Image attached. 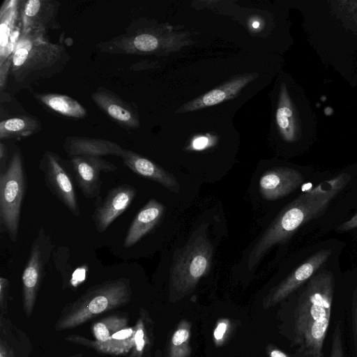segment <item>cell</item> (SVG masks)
<instances>
[{
	"mask_svg": "<svg viewBox=\"0 0 357 357\" xmlns=\"http://www.w3.org/2000/svg\"><path fill=\"white\" fill-rule=\"evenodd\" d=\"M9 287V281L7 278H0V307L1 311L7 308V296Z\"/></svg>",
	"mask_w": 357,
	"mask_h": 357,
	"instance_id": "d6a6232c",
	"label": "cell"
},
{
	"mask_svg": "<svg viewBox=\"0 0 357 357\" xmlns=\"http://www.w3.org/2000/svg\"><path fill=\"white\" fill-rule=\"evenodd\" d=\"M52 250L51 238L41 227L31 245L22 275L23 307L28 317L33 311Z\"/></svg>",
	"mask_w": 357,
	"mask_h": 357,
	"instance_id": "ba28073f",
	"label": "cell"
},
{
	"mask_svg": "<svg viewBox=\"0 0 357 357\" xmlns=\"http://www.w3.org/2000/svg\"><path fill=\"white\" fill-rule=\"evenodd\" d=\"M333 294V275L324 270L309 280L298 299L294 312V342L310 357H322Z\"/></svg>",
	"mask_w": 357,
	"mask_h": 357,
	"instance_id": "7a4b0ae2",
	"label": "cell"
},
{
	"mask_svg": "<svg viewBox=\"0 0 357 357\" xmlns=\"http://www.w3.org/2000/svg\"><path fill=\"white\" fill-rule=\"evenodd\" d=\"M23 155L17 147L6 171L0 174V226L13 242L18 236L21 208L26 190Z\"/></svg>",
	"mask_w": 357,
	"mask_h": 357,
	"instance_id": "8992f818",
	"label": "cell"
},
{
	"mask_svg": "<svg viewBox=\"0 0 357 357\" xmlns=\"http://www.w3.org/2000/svg\"><path fill=\"white\" fill-rule=\"evenodd\" d=\"M20 3L5 0L0 8V64L12 55L21 33Z\"/></svg>",
	"mask_w": 357,
	"mask_h": 357,
	"instance_id": "2e32d148",
	"label": "cell"
},
{
	"mask_svg": "<svg viewBox=\"0 0 357 357\" xmlns=\"http://www.w3.org/2000/svg\"><path fill=\"white\" fill-rule=\"evenodd\" d=\"M165 208L155 199H151L137 213L128 229L123 245L129 248L149 234L162 220Z\"/></svg>",
	"mask_w": 357,
	"mask_h": 357,
	"instance_id": "d6986e66",
	"label": "cell"
},
{
	"mask_svg": "<svg viewBox=\"0 0 357 357\" xmlns=\"http://www.w3.org/2000/svg\"><path fill=\"white\" fill-rule=\"evenodd\" d=\"M91 98L108 118L122 128L136 130L140 127L136 107L111 90L100 86L91 93Z\"/></svg>",
	"mask_w": 357,
	"mask_h": 357,
	"instance_id": "4fadbf2b",
	"label": "cell"
},
{
	"mask_svg": "<svg viewBox=\"0 0 357 357\" xmlns=\"http://www.w3.org/2000/svg\"><path fill=\"white\" fill-rule=\"evenodd\" d=\"M0 357H14L12 349H10L7 342L2 339L0 343Z\"/></svg>",
	"mask_w": 357,
	"mask_h": 357,
	"instance_id": "74e56055",
	"label": "cell"
},
{
	"mask_svg": "<svg viewBox=\"0 0 357 357\" xmlns=\"http://www.w3.org/2000/svg\"><path fill=\"white\" fill-rule=\"evenodd\" d=\"M32 96L45 108L60 116L71 119H82L87 116L86 108L67 95L34 92Z\"/></svg>",
	"mask_w": 357,
	"mask_h": 357,
	"instance_id": "44dd1931",
	"label": "cell"
},
{
	"mask_svg": "<svg viewBox=\"0 0 357 357\" xmlns=\"http://www.w3.org/2000/svg\"><path fill=\"white\" fill-rule=\"evenodd\" d=\"M266 353L267 357H293L272 344H267Z\"/></svg>",
	"mask_w": 357,
	"mask_h": 357,
	"instance_id": "e575fe53",
	"label": "cell"
},
{
	"mask_svg": "<svg viewBox=\"0 0 357 357\" xmlns=\"http://www.w3.org/2000/svg\"><path fill=\"white\" fill-rule=\"evenodd\" d=\"M255 79L254 75L234 78L202 96L181 106L178 112H187L213 106L236 96L248 83Z\"/></svg>",
	"mask_w": 357,
	"mask_h": 357,
	"instance_id": "ffe728a7",
	"label": "cell"
},
{
	"mask_svg": "<svg viewBox=\"0 0 357 357\" xmlns=\"http://www.w3.org/2000/svg\"><path fill=\"white\" fill-rule=\"evenodd\" d=\"M303 181V176L295 169L275 167L264 172L260 178L259 191L265 199L273 201L296 190Z\"/></svg>",
	"mask_w": 357,
	"mask_h": 357,
	"instance_id": "9a60e30c",
	"label": "cell"
},
{
	"mask_svg": "<svg viewBox=\"0 0 357 357\" xmlns=\"http://www.w3.org/2000/svg\"><path fill=\"white\" fill-rule=\"evenodd\" d=\"M357 227V213L349 220L345 221L338 226L337 231L338 232L347 231Z\"/></svg>",
	"mask_w": 357,
	"mask_h": 357,
	"instance_id": "d590c367",
	"label": "cell"
},
{
	"mask_svg": "<svg viewBox=\"0 0 357 357\" xmlns=\"http://www.w3.org/2000/svg\"><path fill=\"white\" fill-rule=\"evenodd\" d=\"M12 65L11 56L5 61L2 64H0V89L1 93H3L6 87L8 76L10 75V68Z\"/></svg>",
	"mask_w": 357,
	"mask_h": 357,
	"instance_id": "1f68e13d",
	"label": "cell"
},
{
	"mask_svg": "<svg viewBox=\"0 0 357 357\" xmlns=\"http://www.w3.org/2000/svg\"><path fill=\"white\" fill-rule=\"evenodd\" d=\"M275 124L280 135L287 142H294L298 136V123L294 107L286 86H281L275 109Z\"/></svg>",
	"mask_w": 357,
	"mask_h": 357,
	"instance_id": "7402d4cb",
	"label": "cell"
},
{
	"mask_svg": "<svg viewBox=\"0 0 357 357\" xmlns=\"http://www.w3.org/2000/svg\"><path fill=\"white\" fill-rule=\"evenodd\" d=\"M128 321L126 317L114 314L95 323L92 331L96 341L105 342L114 333L127 327Z\"/></svg>",
	"mask_w": 357,
	"mask_h": 357,
	"instance_id": "4316f807",
	"label": "cell"
},
{
	"mask_svg": "<svg viewBox=\"0 0 357 357\" xmlns=\"http://www.w3.org/2000/svg\"><path fill=\"white\" fill-rule=\"evenodd\" d=\"M332 254V250L321 249L307 258L287 278L274 287L263 300L262 307L268 309L279 303L309 280Z\"/></svg>",
	"mask_w": 357,
	"mask_h": 357,
	"instance_id": "30bf717a",
	"label": "cell"
},
{
	"mask_svg": "<svg viewBox=\"0 0 357 357\" xmlns=\"http://www.w3.org/2000/svg\"><path fill=\"white\" fill-rule=\"evenodd\" d=\"M135 326L126 327L112 335L105 342H92L79 339L72 341L89 346L100 353L120 356L131 351L134 345Z\"/></svg>",
	"mask_w": 357,
	"mask_h": 357,
	"instance_id": "cb8c5ba5",
	"label": "cell"
},
{
	"mask_svg": "<svg viewBox=\"0 0 357 357\" xmlns=\"http://www.w3.org/2000/svg\"><path fill=\"white\" fill-rule=\"evenodd\" d=\"M121 158L123 165L136 174L159 183L173 192L179 191L176 178L148 158L128 149H123Z\"/></svg>",
	"mask_w": 357,
	"mask_h": 357,
	"instance_id": "e0dca14e",
	"label": "cell"
},
{
	"mask_svg": "<svg viewBox=\"0 0 357 357\" xmlns=\"http://www.w3.org/2000/svg\"><path fill=\"white\" fill-rule=\"evenodd\" d=\"M70 357H82L81 356H70Z\"/></svg>",
	"mask_w": 357,
	"mask_h": 357,
	"instance_id": "ab89813d",
	"label": "cell"
},
{
	"mask_svg": "<svg viewBox=\"0 0 357 357\" xmlns=\"http://www.w3.org/2000/svg\"><path fill=\"white\" fill-rule=\"evenodd\" d=\"M63 149L70 158L77 155L121 157L124 149L119 144L107 139L82 136L67 137Z\"/></svg>",
	"mask_w": 357,
	"mask_h": 357,
	"instance_id": "ac0fdd59",
	"label": "cell"
},
{
	"mask_svg": "<svg viewBox=\"0 0 357 357\" xmlns=\"http://www.w3.org/2000/svg\"><path fill=\"white\" fill-rule=\"evenodd\" d=\"M131 296L130 281L119 278L89 289L66 310L56 324L57 331L81 325L106 311L127 304Z\"/></svg>",
	"mask_w": 357,
	"mask_h": 357,
	"instance_id": "5b68a950",
	"label": "cell"
},
{
	"mask_svg": "<svg viewBox=\"0 0 357 357\" xmlns=\"http://www.w3.org/2000/svg\"><path fill=\"white\" fill-rule=\"evenodd\" d=\"M252 25L253 28L257 29L259 26V23L257 21H255L252 22Z\"/></svg>",
	"mask_w": 357,
	"mask_h": 357,
	"instance_id": "f35d334b",
	"label": "cell"
},
{
	"mask_svg": "<svg viewBox=\"0 0 357 357\" xmlns=\"http://www.w3.org/2000/svg\"><path fill=\"white\" fill-rule=\"evenodd\" d=\"M82 193L89 199L97 197L100 191V172H111L117 167L102 157L77 155L68 161Z\"/></svg>",
	"mask_w": 357,
	"mask_h": 357,
	"instance_id": "7c38bea8",
	"label": "cell"
},
{
	"mask_svg": "<svg viewBox=\"0 0 357 357\" xmlns=\"http://www.w3.org/2000/svg\"><path fill=\"white\" fill-rule=\"evenodd\" d=\"M330 357H344L341 328L337 324L333 335Z\"/></svg>",
	"mask_w": 357,
	"mask_h": 357,
	"instance_id": "f546056e",
	"label": "cell"
},
{
	"mask_svg": "<svg viewBox=\"0 0 357 357\" xmlns=\"http://www.w3.org/2000/svg\"><path fill=\"white\" fill-rule=\"evenodd\" d=\"M352 340L355 357H357V289L354 291L351 302Z\"/></svg>",
	"mask_w": 357,
	"mask_h": 357,
	"instance_id": "4dcf8cb0",
	"label": "cell"
},
{
	"mask_svg": "<svg viewBox=\"0 0 357 357\" xmlns=\"http://www.w3.org/2000/svg\"><path fill=\"white\" fill-rule=\"evenodd\" d=\"M136 193L135 188L128 184L110 189L92 215L97 231L104 232L129 207Z\"/></svg>",
	"mask_w": 357,
	"mask_h": 357,
	"instance_id": "5bb4252c",
	"label": "cell"
},
{
	"mask_svg": "<svg viewBox=\"0 0 357 357\" xmlns=\"http://www.w3.org/2000/svg\"><path fill=\"white\" fill-rule=\"evenodd\" d=\"M61 3L56 0H27L20 3V20L22 33H43L58 29L57 20Z\"/></svg>",
	"mask_w": 357,
	"mask_h": 357,
	"instance_id": "8fae6325",
	"label": "cell"
},
{
	"mask_svg": "<svg viewBox=\"0 0 357 357\" xmlns=\"http://www.w3.org/2000/svg\"><path fill=\"white\" fill-rule=\"evenodd\" d=\"M167 47V38L160 28L138 19L114 37L96 44L101 53L123 55H146L161 52Z\"/></svg>",
	"mask_w": 357,
	"mask_h": 357,
	"instance_id": "52a82bcc",
	"label": "cell"
},
{
	"mask_svg": "<svg viewBox=\"0 0 357 357\" xmlns=\"http://www.w3.org/2000/svg\"><path fill=\"white\" fill-rule=\"evenodd\" d=\"M232 324L227 318L219 319L215 325L213 337L216 347H222L231 335Z\"/></svg>",
	"mask_w": 357,
	"mask_h": 357,
	"instance_id": "f1b7e54d",
	"label": "cell"
},
{
	"mask_svg": "<svg viewBox=\"0 0 357 357\" xmlns=\"http://www.w3.org/2000/svg\"><path fill=\"white\" fill-rule=\"evenodd\" d=\"M337 16L347 22L357 26V1L341 0L331 2Z\"/></svg>",
	"mask_w": 357,
	"mask_h": 357,
	"instance_id": "83f0119b",
	"label": "cell"
},
{
	"mask_svg": "<svg viewBox=\"0 0 357 357\" xmlns=\"http://www.w3.org/2000/svg\"><path fill=\"white\" fill-rule=\"evenodd\" d=\"M192 326L185 319L181 320L173 331L167 347V357H190V340Z\"/></svg>",
	"mask_w": 357,
	"mask_h": 357,
	"instance_id": "484cf974",
	"label": "cell"
},
{
	"mask_svg": "<svg viewBox=\"0 0 357 357\" xmlns=\"http://www.w3.org/2000/svg\"><path fill=\"white\" fill-rule=\"evenodd\" d=\"M213 245L206 231H199L174 255L169 278V300L176 302L190 294L210 271Z\"/></svg>",
	"mask_w": 357,
	"mask_h": 357,
	"instance_id": "277c9868",
	"label": "cell"
},
{
	"mask_svg": "<svg viewBox=\"0 0 357 357\" xmlns=\"http://www.w3.org/2000/svg\"><path fill=\"white\" fill-rule=\"evenodd\" d=\"M41 128L42 123L35 116L27 113L10 116L0 121V139L28 137L38 133Z\"/></svg>",
	"mask_w": 357,
	"mask_h": 357,
	"instance_id": "603a6c76",
	"label": "cell"
},
{
	"mask_svg": "<svg viewBox=\"0 0 357 357\" xmlns=\"http://www.w3.org/2000/svg\"><path fill=\"white\" fill-rule=\"evenodd\" d=\"M135 326L134 345L130 357H151L153 343V323L147 312H141Z\"/></svg>",
	"mask_w": 357,
	"mask_h": 357,
	"instance_id": "d4e9b609",
	"label": "cell"
},
{
	"mask_svg": "<svg viewBox=\"0 0 357 357\" xmlns=\"http://www.w3.org/2000/svg\"><path fill=\"white\" fill-rule=\"evenodd\" d=\"M45 182L51 192L75 216L80 215L73 180L66 161L59 154L46 151L39 162Z\"/></svg>",
	"mask_w": 357,
	"mask_h": 357,
	"instance_id": "9c48e42d",
	"label": "cell"
},
{
	"mask_svg": "<svg viewBox=\"0 0 357 357\" xmlns=\"http://www.w3.org/2000/svg\"><path fill=\"white\" fill-rule=\"evenodd\" d=\"M350 180L349 174L342 173L305 191L289 203L252 248L248 258V268H255L274 245L285 241L301 226L322 215Z\"/></svg>",
	"mask_w": 357,
	"mask_h": 357,
	"instance_id": "6da1fadb",
	"label": "cell"
},
{
	"mask_svg": "<svg viewBox=\"0 0 357 357\" xmlns=\"http://www.w3.org/2000/svg\"><path fill=\"white\" fill-rule=\"evenodd\" d=\"M8 149L6 144L1 141L0 142V174L6 171L8 164Z\"/></svg>",
	"mask_w": 357,
	"mask_h": 357,
	"instance_id": "836d02e7",
	"label": "cell"
},
{
	"mask_svg": "<svg viewBox=\"0 0 357 357\" xmlns=\"http://www.w3.org/2000/svg\"><path fill=\"white\" fill-rule=\"evenodd\" d=\"M209 143L208 138L206 137H199L193 140L192 147L195 150H202L208 146Z\"/></svg>",
	"mask_w": 357,
	"mask_h": 357,
	"instance_id": "8d00e7d4",
	"label": "cell"
},
{
	"mask_svg": "<svg viewBox=\"0 0 357 357\" xmlns=\"http://www.w3.org/2000/svg\"><path fill=\"white\" fill-rule=\"evenodd\" d=\"M10 76L15 82L26 86L61 73L70 61L61 43L49 40L43 33H22L11 55Z\"/></svg>",
	"mask_w": 357,
	"mask_h": 357,
	"instance_id": "3957f363",
	"label": "cell"
}]
</instances>
